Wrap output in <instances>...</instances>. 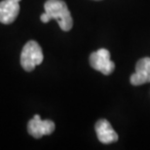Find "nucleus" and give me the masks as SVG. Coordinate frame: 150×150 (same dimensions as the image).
I'll use <instances>...</instances> for the list:
<instances>
[{
    "label": "nucleus",
    "mask_w": 150,
    "mask_h": 150,
    "mask_svg": "<svg viewBox=\"0 0 150 150\" xmlns=\"http://www.w3.org/2000/svg\"><path fill=\"white\" fill-rule=\"evenodd\" d=\"M45 13L41 15L42 23H48L51 20H57L62 30L69 31L72 28L73 21L67 3L62 0H47L44 4Z\"/></svg>",
    "instance_id": "nucleus-1"
},
{
    "label": "nucleus",
    "mask_w": 150,
    "mask_h": 150,
    "mask_svg": "<svg viewBox=\"0 0 150 150\" xmlns=\"http://www.w3.org/2000/svg\"><path fill=\"white\" fill-rule=\"evenodd\" d=\"M43 52L36 41H28L21 54V65L25 71H32L43 62Z\"/></svg>",
    "instance_id": "nucleus-2"
},
{
    "label": "nucleus",
    "mask_w": 150,
    "mask_h": 150,
    "mask_svg": "<svg viewBox=\"0 0 150 150\" xmlns=\"http://www.w3.org/2000/svg\"><path fill=\"white\" fill-rule=\"evenodd\" d=\"M90 64L95 70L104 75L111 74L115 69V64L110 59V53L106 49H100L90 56Z\"/></svg>",
    "instance_id": "nucleus-3"
},
{
    "label": "nucleus",
    "mask_w": 150,
    "mask_h": 150,
    "mask_svg": "<svg viewBox=\"0 0 150 150\" xmlns=\"http://www.w3.org/2000/svg\"><path fill=\"white\" fill-rule=\"evenodd\" d=\"M55 123L51 120H41L40 116L35 115L28 124V134L35 139H40L43 136H49L55 131Z\"/></svg>",
    "instance_id": "nucleus-4"
},
{
    "label": "nucleus",
    "mask_w": 150,
    "mask_h": 150,
    "mask_svg": "<svg viewBox=\"0 0 150 150\" xmlns=\"http://www.w3.org/2000/svg\"><path fill=\"white\" fill-rule=\"evenodd\" d=\"M131 84L139 86L150 82V58L140 59L136 64V73L132 74Z\"/></svg>",
    "instance_id": "nucleus-5"
},
{
    "label": "nucleus",
    "mask_w": 150,
    "mask_h": 150,
    "mask_svg": "<svg viewBox=\"0 0 150 150\" xmlns=\"http://www.w3.org/2000/svg\"><path fill=\"white\" fill-rule=\"evenodd\" d=\"M21 0H3L0 2V23H12L20 13L19 2Z\"/></svg>",
    "instance_id": "nucleus-6"
},
{
    "label": "nucleus",
    "mask_w": 150,
    "mask_h": 150,
    "mask_svg": "<svg viewBox=\"0 0 150 150\" xmlns=\"http://www.w3.org/2000/svg\"><path fill=\"white\" fill-rule=\"evenodd\" d=\"M95 130L98 140L104 144H110L118 140V134L113 130L110 123L105 119L98 120L95 125Z\"/></svg>",
    "instance_id": "nucleus-7"
},
{
    "label": "nucleus",
    "mask_w": 150,
    "mask_h": 150,
    "mask_svg": "<svg viewBox=\"0 0 150 150\" xmlns=\"http://www.w3.org/2000/svg\"><path fill=\"white\" fill-rule=\"evenodd\" d=\"M97 1H98V0H97Z\"/></svg>",
    "instance_id": "nucleus-8"
}]
</instances>
